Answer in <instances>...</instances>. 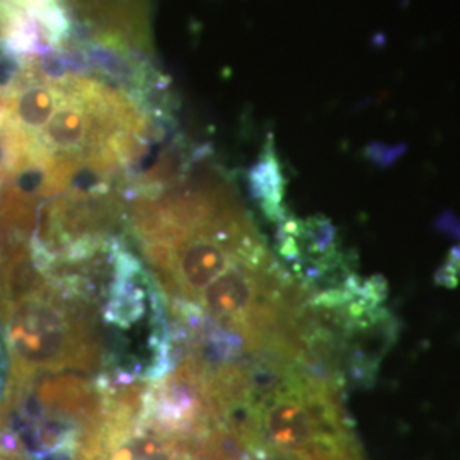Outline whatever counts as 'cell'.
Wrapping results in <instances>:
<instances>
[{
  "label": "cell",
  "instance_id": "obj_1",
  "mask_svg": "<svg viewBox=\"0 0 460 460\" xmlns=\"http://www.w3.org/2000/svg\"><path fill=\"white\" fill-rule=\"evenodd\" d=\"M251 367L246 397L224 411L258 459L365 460L341 399V380L296 365Z\"/></svg>",
  "mask_w": 460,
  "mask_h": 460
}]
</instances>
